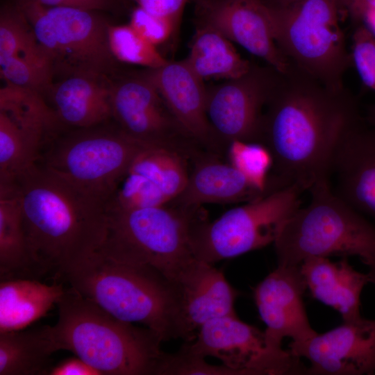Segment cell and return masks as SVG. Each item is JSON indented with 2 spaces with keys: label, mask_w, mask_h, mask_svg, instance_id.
I'll return each mask as SVG.
<instances>
[{
  "label": "cell",
  "mask_w": 375,
  "mask_h": 375,
  "mask_svg": "<svg viewBox=\"0 0 375 375\" xmlns=\"http://www.w3.org/2000/svg\"><path fill=\"white\" fill-rule=\"evenodd\" d=\"M0 74L5 83L46 94L53 83L50 65L42 61L10 57L0 61Z\"/></svg>",
  "instance_id": "1f68e13d"
},
{
  "label": "cell",
  "mask_w": 375,
  "mask_h": 375,
  "mask_svg": "<svg viewBox=\"0 0 375 375\" xmlns=\"http://www.w3.org/2000/svg\"><path fill=\"white\" fill-rule=\"evenodd\" d=\"M112 119L147 147H162L191 159L203 149L182 128L156 88L140 74L112 83Z\"/></svg>",
  "instance_id": "5bb4252c"
},
{
  "label": "cell",
  "mask_w": 375,
  "mask_h": 375,
  "mask_svg": "<svg viewBox=\"0 0 375 375\" xmlns=\"http://www.w3.org/2000/svg\"><path fill=\"white\" fill-rule=\"evenodd\" d=\"M307 286L300 266L278 265L254 290V300L266 325L268 341L282 346L285 338L302 343L317 333L312 328L303 302Z\"/></svg>",
  "instance_id": "ac0fdd59"
},
{
  "label": "cell",
  "mask_w": 375,
  "mask_h": 375,
  "mask_svg": "<svg viewBox=\"0 0 375 375\" xmlns=\"http://www.w3.org/2000/svg\"><path fill=\"white\" fill-rule=\"evenodd\" d=\"M60 277L112 316L144 325L162 342L194 339L178 285L153 267L119 262L97 251Z\"/></svg>",
  "instance_id": "3957f363"
},
{
  "label": "cell",
  "mask_w": 375,
  "mask_h": 375,
  "mask_svg": "<svg viewBox=\"0 0 375 375\" xmlns=\"http://www.w3.org/2000/svg\"><path fill=\"white\" fill-rule=\"evenodd\" d=\"M140 75L156 88L185 131L203 149L219 155L206 115L208 88L185 60L168 61Z\"/></svg>",
  "instance_id": "ffe728a7"
},
{
  "label": "cell",
  "mask_w": 375,
  "mask_h": 375,
  "mask_svg": "<svg viewBox=\"0 0 375 375\" xmlns=\"http://www.w3.org/2000/svg\"><path fill=\"white\" fill-rule=\"evenodd\" d=\"M55 352L48 325L0 333V375H49Z\"/></svg>",
  "instance_id": "83f0119b"
},
{
  "label": "cell",
  "mask_w": 375,
  "mask_h": 375,
  "mask_svg": "<svg viewBox=\"0 0 375 375\" xmlns=\"http://www.w3.org/2000/svg\"><path fill=\"white\" fill-rule=\"evenodd\" d=\"M265 3V2H264ZM269 9L275 41L289 61L335 90L353 65L341 28L344 0H274Z\"/></svg>",
  "instance_id": "8992f818"
},
{
  "label": "cell",
  "mask_w": 375,
  "mask_h": 375,
  "mask_svg": "<svg viewBox=\"0 0 375 375\" xmlns=\"http://www.w3.org/2000/svg\"><path fill=\"white\" fill-rule=\"evenodd\" d=\"M62 130L41 94L5 83L0 89V183L15 181L35 164Z\"/></svg>",
  "instance_id": "7c38bea8"
},
{
  "label": "cell",
  "mask_w": 375,
  "mask_h": 375,
  "mask_svg": "<svg viewBox=\"0 0 375 375\" xmlns=\"http://www.w3.org/2000/svg\"><path fill=\"white\" fill-rule=\"evenodd\" d=\"M65 291L61 283L36 278L1 280L0 333L22 330L43 317Z\"/></svg>",
  "instance_id": "484cf974"
},
{
  "label": "cell",
  "mask_w": 375,
  "mask_h": 375,
  "mask_svg": "<svg viewBox=\"0 0 375 375\" xmlns=\"http://www.w3.org/2000/svg\"><path fill=\"white\" fill-rule=\"evenodd\" d=\"M334 193L358 212L375 221V128L364 119L341 139L329 172Z\"/></svg>",
  "instance_id": "d6986e66"
},
{
  "label": "cell",
  "mask_w": 375,
  "mask_h": 375,
  "mask_svg": "<svg viewBox=\"0 0 375 375\" xmlns=\"http://www.w3.org/2000/svg\"><path fill=\"white\" fill-rule=\"evenodd\" d=\"M17 6L49 62L53 83L72 76H108L113 72L117 60L108 44L110 24L97 11L45 6L33 0H19Z\"/></svg>",
  "instance_id": "9c48e42d"
},
{
  "label": "cell",
  "mask_w": 375,
  "mask_h": 375,
  "mask_svg": "<svg viewBox=\"0 0 375 375\" xmlns=\"http://www.w3.org/2000/svg\"><path fill=\"white\" fill-rule=\"evenodd\" d=\"M188 353L219 359L234 375L307 374L301 358L270 343L265 333L236 315L203 324L195 338L181 347Z\"/></svg>",
  "instance_id": "8fae6325"
},
{
  "label": "cell",
  "mask_w": 375,
  "mask_h": 375,
  "mask_svg": "<svg viewBox=\"0 0 375 375\" xmlns=\"http://www.w3.org/2000/svg\"><path fill=\"white\" fill-rule=\"evenodd\" d=\"M263 2L265 3H267V2H270L272 1H274V0H262Z\"/></svg>",
  "instance_id": "b9f144b4"
},
{
  "label": "cell",
  "mask_w": 375,
  "mask_h": 375,
  "mask_svg": "<svg viewBox=\"0 0 375 375\" xmlns=\"http://www.w3.org/2000/svg\"><path fill=\"white\" fill-rule=\"evenodd\" d=\"M280 73L252 63L244 75L207 89L206 115L220 156L233 141L260 142L264 110Z\"/></svg>",
  "instance_id": "4fadbf2b"
},
{
  "label": "cell",
  "mask_w": 375,
  "mask_h": 375,
  "mask_svg": "<svg viewBox=\"0 0 375 375\" xmlns=\"http://www.w3.org/2000/svg\"><path fill=\"white\" fill-rule=\"evenodd\" d=\"M365 119L370 126L375 128V104L371 105L367 108Z\"/></svg>",
  "instance_id": "ab89813d"
},
{
  "label": "cell",
  "mask_w": 375,
  "mask_h": 375,
  "mask_svg": "<svg viewBox=\"0 0 375 375\" xmlns=\"http://www.w3.org/2000/svg\"><path fill=\"white\" fill-rule=\"evenodd\" d=\"M182 298L185 319L190 333L213 319L236 315L238 292L212 264L195 258L174 281Z\"/></svg>",
  "instance_id": "603a6c76"
},
{
  "label": "cell",
  "mask_w": 375,
  "mask_h": 375,
  "mask_svg": "<svg viewBox=\"0 0 375 375\" xmlns=\"http://www.w3.org/2000/svg\"><path fill=\"white\" fill-rule=\"evenodd\" d=\"M190 169L184 154L162 147H145L107 201V206L140 208L170 203L183 190Z\"/></svg>",
  "instance_id": "9a60e30c"
},
{
  "label": "cell",
  "mask_w": 375,
  "mask_h": 375,
  "mask_svg": "<svg viewBox=\"0 0 375 375\" xmlns=\"http://www.w3.org/2000/svg\"><path fill=\"white\" fill-rule=\"evenodd\" d=\"M351 54L362 82L375 91V35L364 24L354 26Z\"/></svg>",
  "instance_id": "d6a6232c"
},
{
  "label": "cell",
  "mask_w": 375,
  "mask_h": 375,
  "mask_svg": "<svg viewBox=\"0 0 375 375\" xmlns=\"http://www.w3.org/2000/svg\"><path fill=\"white\" fill-rule=\"evenodd\" d=\"M221 157L206 150L193 157L185 187L169 205L195 209L206 203L248 202L267 193L253 186Z\"/></svg>",
  "instance_id": "44dd1931"
},
{
  "label": "cell",
  "mask_w": 375,
  "mask_h": 375,
  "mask_svg": "<svg viewBox=\"0 0 375 375\" xmlns=\"http://www.w3.org/2000/svg\"><path fill=\"white\" fill-rule=\"evenodd\" d=\"M49 375H101L78 356L65 358L53 365Z\"/></svg>",
  "instance_id": "8d00e7d4"
},
{
  "label": "cell",
  "mask_w": 375,
  "mask_h": 375,
  "mask_svg": "<svg viewBox=\"0 0 375 375\" xmlns=\"http://www.w3.org/2000/svg\"><path fill=\"white\" fill-rule=\"evenodd\" d=\"M346 88L335 90L291 63L280 73L264 112L260 142L273 159L270 178L303 192L329 178L342 137L364 120Z\"/></svg>",
  "instance_id": "6da1fadb"
},
{
  "label": "cell",
  "mask_w": 375,
  "mask_h": 375,
  "mask_svg": "<svg viewBox=\"0 0 375 375\" xmlns=\"http://www.w3.org/2000/svg\"><path fill=\"white\" fill-rule=\"evenodd\" d=\"M226 156L256 188L265 192L272 191L269 172L273 167V159L264 144L235 140L230 143Z\"/></svg>",
  "instance_id": "4dcf8cb0"
},
{
  "label": "cell",
  "mask_w": 375,
  "mask_h": 375,
  "mask_svg": "<svg viewBox=\"0 0 375 375\" xmlns=\"http://www.w3.org/2000/svg\"><path fill=\"white\" fill-rule=\"evenodd\" d=\"M45 6L72 8L90 11L110 10L115 8V0H33Z\"/></svg>",
  "instance_id": "d590c367"
},
{
  "label": "cell",
  "mask_w": 375,
  "mask_h": 375,
  "mask_svg": "<svg viewBox=\"0 0 375 375\" xmlns=\"http://www.w3.org/2000/svg\"><path fill=\"white\" fill-rule=\"evenodd\" d=\"M299 266L315 299L339 312L343 321L361 317L360 296L369 283L367 273L356 271L346 258L334 262L328 257H310Z\"/></svg>",
  "instance_id": "cb8c5ba5"
},
{
  "label": "cell",
  "mask_w": 375,
  "mask_h": 375,
  "mask_svg": "<svg viewBox=\"0 0 375 375\" xmlns=\"http://www.w3.org/2000/svg\"><path fill=\"white\" fill-rule=\"evenodd\" d=\"M31 257L42 276H61L97 252L107 229V202L35 163L15 180Z\"/></svg>",
  "instance_id": "7a4b0ae2"
},
{
  "label": "cell",
  "mask_w": 375,
  "mask_h": 375,
  "mask_svg": "<svg viewBox=\"0 0 375 375\" xmlns=\"http://www.w3.org/2000/svg\"><path fill=\"white\" fill-rule=\"evenodd\" d=\"M108 76L77 75L54 82L46 94L63 130L88 128L112 119Z\"/></svg>",
  "instance_id": "7402d4cb"
},
{
  "label": "cell",
  "mask_w": 375,
  "mask_h": 375,
  "mask_svg": "<svg viewBox=\"0 0 375 375\" xmlns=\"http://www.w3.org/2000/svg\"><path fill=\"white\" fill-rule=\"evenodd\" d=\"M308 191L310 203L285 222L274 243L278 265L333 255L356 256L364 264L375 261V224L338 197L329 178Z\"/></svg>",
  "instance_id": "5b68a950"
},
{
  "label": "cell",
  "mask_w": 375,
  "mask_h": 375,
  "mask_svg": "<svg viewBox=\"0 0 375 375\" xmlns=\"http://www.w3.org/2000/svg\"><path fill=\"white\" fill-rule=\"evenodd\" d=\"M172 205L107 206V229L97 252L112 260L153 267L174 281L196 258L191 231L203 212Z\"/></svg>",
  "instance_id": "52a82bcc"
},
{
  "label": "cell",
  "mask_w": 375,
  "mask_h": 375,
  "mask_svg": "<svg viewBox=\"0 0 375 375\" xmlns=\"http://www.w3.org/2000/svg\"><path fill=\"white\" fill-rule=\"evenodd\" d=\"M203 81L238 78L246 74L251 62L243 59L232 42L215 28L198 24L190 52L184 59Z\"/></svg>",
  "instance_id": "4316f807"
},
{
  "label": "cell",
  "mask_w": 375,
  "mask_h": 375,
  "mask_svg": "<svg viewBox=\"0 0 375 375\" xmlns=\"http://www.w3.org/2000/svg\"><path fill=\"white\" fill-rule=\"evenodd\" d=\"M129 25L156 47L167 41L177 29L169 19L150 13L139 6L132 11Z\"/></svg>",
  "instance_id": "836d02e7"
},
{
  "label": "cell",
  "mask_w": 375,
  "mask_h": 375,
  "mask_svg": "<svg viewBox=\"0 0 375 375\" xmlns=\"http://www.w3.org/2000/svg\"><path fill=\"white\" fill-rule=\"evenodd\" d=\"M108 40L110 52L117 61L147 69H156L168 62L156 46L143 38L129 24H109Z\"/></svg>",
  "instance_id": "f546056e"
},
{
  "label": "cell",
  "mask_w": 375,
  "mask_h": 375,
  "mask_svg": "<svg viewBox=\"0 0 375 375\" xmlns=\"http://www.w3.org/2000/svg\"><path fill=\"white\" fill-rule=\"evenodd\" d=\"M365 265H366L369 268L367 274L369 276V283H372L375 285V261L368 262Z\"/></svg>",
  "instance_id": "60d3db41"
},
{
  "label": "cell",
  "mask_w": 375,
  "mask_h": 375,
  "mask_svg": "<svg viewBox=\"0 0 375 375\" xmlns=\"http://www.w3.org/2000/svg\"><path fill=\"white\" fill-rule=\"evenodd\" d=\"M289 350L309 361L308 374H374L375 319L344 321L305 342H290Z\"/></svg>",
  "instance_id": "2e32d148"
},
{
  "label": "cell",
  "mask_w": 375,
  "mask_h": 375,
  "mask_svg": "<svg viewBox=\"0 0 375 375\" xmlns=\"http://www.w3.org/2000/svg\"><path fill=\"white\" fill-rule=\"evenodd\" d=\"M198 24L209 26L281 73L290 62L274 39L271 13L262 0H195Z\"/></svg>",
  "instance_id": "e0dca14e"
},
{
  "label": "cell",
  "mask_w": 375,
  "mask_h": 375,
  "mask_svg": "<svg viewBox=\"0 0 375 375\" xmlns=\"http://www.w3.org/2000/svg\"><path fill=\"white\" fill-rule=\"evenodd\" d=\"M150 13L167 18L178 27L188 0H131Z\"/></svg>",
  "instance_id": "e575fe53"
},
{
  "label": "cell",
  "mask_w": 375,
  "mask_h": 375,
  "mask_svg": "<svg viewBox=\"0 0 375 375\" xmlns=\"http://www.w3.org/2000/svg\"><path fill=\"white\" fill-rule=\"evenodd\" d=\"M303 192L291 185L231 208L212 222L202 215L191 231L195 258L213 264L274 243L283 224L301 207Z\"/></svg>",
  "instance_id": "30bf717a"
},
{
  "label": "cell",
  "mask_w": 375,
  "mask_h": 375,
  "mask_svg": "<svg viewBox=\"0 0 375 375\" xmlns=\"http://www.w3.org/2000/svg\"><path fill=\"white\" fill-rule=\"evenodd\" d=\"M364 24L375 35V8L369 10L364 16Z\"/></svg>",
  "instance_id": "f35d334b"
},
{
  "label": "cell",
  "mask_w": 375,
  "mask_h": 375,
  "mask_svg": "<svg viewBox=\"0 0 375 375\" xmlns=\"http://www.w3.org/2000/svg\"><path fill=\"white\" fill-rule=\"evenodd\" d=\"M56 306L58 320L48 325L56 351L72 352L101 375H158L165 352L154 331L117 319L71 288Z\"/></svg>",
  "instance_id": "277c9868"
},
{
  "label": "cell",
  "mask_w": 375,
  "mask_h": 375,
  "mask_svg": "<svg viewBox=\"0 0 375 375\" xmlns=\"http://www.w3.org/2000/svg\"><path fill=\"white\" fill-rule=\"evenodd\" d=\"M109 122L60 131L48 142L37 163L107 202L147 147Z\"/></svg>",
  "instance_id": "ba28073f"
},
{
  "label": "cell",
  "mask_w": 375,
  "mask_h": 375,
  "mask_svg": "<svg viewBox=\"0 0 375 375\" xmlns=\"http://www.w3.org/2000/svg\"><path fill=\"white\" fill-rule=\"evenodd\" d=\"M10 57L49 64L31 25L17 6L3 7L0 14V61Z\"/></svg>",
  "instance_id": "f1b7e54d"
},
{
  "label": "cell",
  "mask_w": 375,
  "mask_h": 375,
  "mask_svg": "<svg viewBox=\"0 0 375 375\" xmlns=\"http://www.w3.org/2000/svg\"><path fill=\"white\" fill-rule=\"evenodd\" d=\"M347 16L353 26L362 24L365 14L375 8V0H344Z\"/></svg>",
  "instance_id": "74e56055"
},
{
  "label": "cell",
  "mask_w": 375,
  "mask_h": 375,
  "mask_svg": "<svg viewBox=\"0 0 375 375\" xmlns=\"http://www.w3.org/2000/svg\"><path fill=\"white\" fill-rule=\"evenodd\" d=\"M42 276L30 253L16 181L0 183V278Z\"/></svg>",
  "instance_id": "d4e9b609"
}]
</instances>
